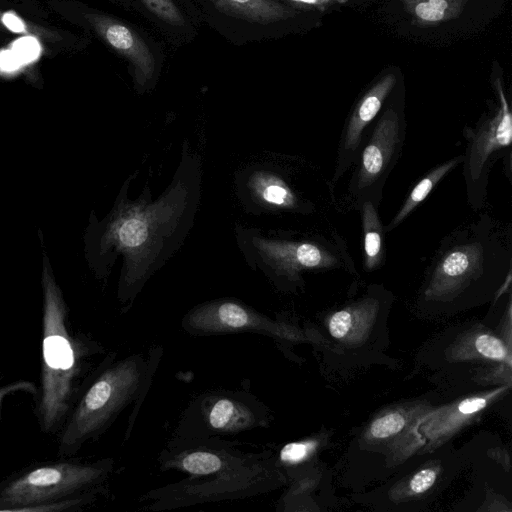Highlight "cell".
<instances>
[{
  "mask_svg": "<svg viewBox=\"0 0 512 512\" xmlns=\"http://www.w3.org/2000/svg\"><path fill=\"white\" fill-rule=\"evenodd\" d=\"M180 177L158 201L124 203L115 207L100 234V252L122 254L118 288L122 305H130L145 282L179 245L196 207Z\"/></svg>",
  "mask_w": 512,
  "mask_h": 512,
  "instance_id": "obj_1",
  "label": "cell"
},
{
  "mask_svg": "<svg viewBox=\"0 0 512 512\" xmlns=\"http://www.w3.org/2000/svg\"><path fill=\"white\" fill-rule=\"evenodd\" d=\"M43 313L40 386L37 416L41 430L52 434L61 430L80 388L88 359L100 353L99 345L72 332L62 293L49 267L42 277Z\"/></svg>",
  "mask_w": 512,
  "mask_h": 512,
  "instance_id": "obj_2",
  "label": "cell"
},
{
  "mask_svg": "<svg viewBox=\"0 0 512 512\" xmlns=\"http://www.w3.org/2000/svg\"><path fill=\"white\" fill-rule=\"evenodd\" d=\"M162 353L161 347H154L147 358L139 353L132 354L118 361L110 360L99 370L76 400L61 428L58 454L74 455L85 443L105 432L127 406L135 403L128 421L127 440Z\"/></svg>",
  "mask_w": 512,
  "mask_h": 512,
  "instance_id": "obj_3",
  "label": "cell"
},
{
  "mask_svg": "<svg viewBox=\"0 0 512 512\" xmlns=\"http://www.w3.org/2000/svg\"><path fill=\"white\" fill-rule=\"evenodd\" d=\"M113 469L111 458L32 466L0 483V512L79 510L92 503Z\"/></svg>",
  "mask_w": 512,
  "mask_h": 512,
  "instance_id": "obj_4",
  "label": "cell"
},
{
  "mask_svg": "<svg viewBox=\"0 0 512 512\" xmlns=\"http://www.w3.org/2000/svg\"><path fill=\"white\" fill-rule=\"evenodd\" d=\"M509 238L488 215L459 228L441 242L431 261L428 291L448 293L466 290L474 283L511 275Z\"/></svg>",
  "mask_w": 512,
  "mask_h": 512,
  "instance_id": "obj_5",
  "label": "cell"
},
{
  "mask_svg": "<svg viewBox=\"0 0 512 512\" xmlns=\"http://www.w3.org/2000/svg\"><path fill=\"white\" fill-rule=\"evenodd\" d=\"M277 481L276 464L262 452L242 464L150 490L141 500L149 502L144 510H171L263 494L274 488Z\"/></svg>",
  "mask_w": 512,
  "mask_h": 512,
  "instance_id": "obj_6",
  "label": "cell"
},
{
  "mask_svg": "<svg viewBox=\"0 0 512 512\" xmlns=\"http://www.w3.org/2000/svg\"><path fill=\"white\" fill-rule=\"evenodd\" d=\"M498 106L475 127H466L463 135V176L469 205L478 210L487 195L488 178L493 165L503 159L505 173L511 179L512 112L502 84L497 83Z\"/></svg>",
  "mask_w": 512,
  "mask_h": 512,
  "instance_id": "obj_7",
  "label": "cell"
},
{
  "mask_svg": "<svg viewBox=\"0 0 512 512\" xmlns=\"http://www.w3.org/2000/svg\"><path fill=\"white\" fill-rule=\"evenodd\" d=\"M263 402L245 391H211L194 399L182 415L173 439H205L268 426Z\"/></svg>",
  "mask_w": 512,
  "mask_h": 512,
  "instance_id": "obj_8",
  "label": "cell"
},
{
  "mask_svg": "<svg viewBox=\"0 0 512 512\" xmlns=\"http://www.w3.org/2000/svg\"><path fill=\"white\" fill-rule=\"evenodd\" d=\"M406 135V122L399 108L387 106L367 131L352 165L348 196L357 208L366 199L379 206L383 188L397 163Z\"/></svg>",
  "mask_w": 512,
  "mask_h": 512,
  "instance_id": "obj_9",
  "label": "cell"
},
{
  "mask_svg": "<svg viewBox=\"0 0 512 512\" xmlns=\"http://www.w3.org/2000/svg\"><path fill=\"white\" fill-rule=\"evenodd\" d=\"M244 243L253 262L274 280L296 279L304 270L336 268L345 260L342 246L320 237L285 240L251 235Z\"/></svg>",
  "mask_w": 512,
  "mask_h": 512,
  "instance_id": "obj_10",
  "label": "cell"
},
{
  "mask_svg": "<svg viewBox=\"0 0 512 512\" xmlns=\"http://www.w3.org/2000/svg\"><path fill=\"white\" fill-rule=\"evenodd\" d=\"M258 453L244 452L217 437L173 439L158 457L163 471L176 470L190 476H203L242 464Z\"/></svg>",
  "mask_w": 512,
  "mask_h": 512,
  "instance_id": "obj_11",
  "label": "cell"
},
{
  "mask_svg": "<svg viewBox=\"0 0 512 512\" xmlns=\"http://www.w3.org/2000/svg\"><path fill=\"white\" fill-rule=\"evenodd\" d=\"M396 83L395 73L390 72L382 76L361 96L349 115L342 129L335 169L330 181L332 196L334 187L354 164L367 131L380 113Z\"/></svg>",
  "mask_w": 512,
  "mask_h": 512,
  "instance_id": "obj_12",
  "label": "cell"
},
{
  "mask_svg": "<svg viewBox=\"0 0 512 512\" xmlns=\"http://www.w3.org/2000/svg\"><path fill=\"white\" fill-rule=\"evenodd\" d=\"M104 39L132 64L139 85L143 86L154 74L155 61L149 47L129 26L102 19L97 24Z\"/></svg>",
  "mask_w": 512,
  "mask_h": 512,
  "instance_id": "obj_13",
  "label": "cell"
},
{
  "mask_svg": "<svg viewBox=\"0 0 512 512\" xmlns=\"http://www.w3.org/2000/svg\"><path fill=\"white\" fill-rule=\"evenodd\" d=\"M217 10L250 23L271 24L294 17L296 12L275 0H209Z\"/></svg>",
  "mask_w": 512,
  "mask_h": 512,
  "instance_id": "obj_14",
  "label": "cell"
},
{
  "mask_svg": "<svg viewBox=\"0 0 512 512\" xmlns=\"http://www.w3.org/2000/svg\"><path fill=\"white\" fill-rule=\"evenodd\" d=\"M360 210L363 232V265L366 271L378 269L385 261V230L378 213V205L363 200Z\"/></svg>",
  "mask_w": 512,
  "mask_h": 512,
  "instance_id": "obj_15",
  "label": "cell"
},
{
  "mask_svg": "<svg viewBox=\"0 0 512 512\" xmlns=\"http://www.w3.org/2000/svg\"><path fill=\"white\" fill-rule=\"evenodd\" d=\"M463 154L448 159L432 168L411 189L400 209L384 226L385 232L397 228L432 192L436 185L454 168L462 164Z\"/></svg>",
  "mask_w": 512,
  "mask_h": 512,
  "instance_id": "obj_16",
  "label": "cell"
},
{
  "mask_svg": "<svg viewBox=\"0 0 512 512\" xmlns=\"http://www.w3.org/2000/svg\"><path fill=\"white\" fill-rule=\"evenodd\" d=\"M255 193L264 203L281 209L300 208V202L297 195L291 187L278 175L264 173L263 176L256 177Z\"/></svg>",
  "mask_w": 512,
  "mask_h": 512,
  "instance_id": "obj_17",
  "label": "cell"
},
{
  "mask_svg": "<svg viewBox=\"0 0 512 512\" xmlns=\"http://www.w3.org/2000/svg\"><path fill=\"white\" fill-rule=\"evenodd\" d=\"M416 20L423 24H436L456 17L464 0H402Z\"/></svg>",
  "mask_w": 512,
  "mask_h": 512,
  "instance_id": "obj_18",
  "label": "cell"
},
{
  "mask_svg": "<svg viewBox=\"0 0 512 512\" xmlns=\"http://www.w3.org/2000/svg\"><path fill=\"white\" fill-rule=\"evenodd\" d=\"M146 8L162 21L175 26L183 25L185 20L173 0H141Z\"/></svg>",
  "mask_w": 512,
  "mask_h": 512,
  "instance_id": "obj_19",
  "label": "cell"
},
{
  "mask_svg": "<svg viewBox=\"0 0 512 512\" xmlns=\"http://www.w3.org/2000/svg\"><path fill=\"white\" fill-rule=\"evenodd\" d=\"M477 351L486 358L509 362V353L504 344L491 335H480L475 340Z\"/></svg>",
  "mask_w": 512,
  "mask_h": 512,
  "instance_id": "obj_20",
  "label": "cell"
},
{
  "mask_svg": "<svg viewBox=\"0 0 512 512\" xmlns=\"http://www.w3.org/2000/svg\"><path fill=\"white\" fill-rule=\"evenodd\" d=\"M404 424L405 420L401 414H388L373 422L370 433L375 438H386L399 432Z\"/></svg>",
  "mask_w": 512,
  "mask_h": 512,
  "instance_id": "obj_21",
  "label": "cell"
},
{
  "mask_svg": "<svg viewBox=\"0 0 512 512\" xmlns=\"http://www.w3.org/2000/svg\"><path fill=\"white\" fill-rule=\"evenodd\" d=\"M313 447L314 443L311 442L289 443L281 449L279 460L285 464L299 463L307 457Z\"/></svg>",
  "mask_w": 512,
  "mask_h": 512,
  "instance_id": "obj_22",
  "label": "cell"
},
{
  "mask_svg": "<svg viewBox=\"0 0 512 512\" xmlns=\"http://www.w3.org/2000/svg\"><path fill=\"white\" fill-rule=\"evenodd\" d=\"M353 324V314L349 310L335 312L329 320V331L331 335L340 339L345 337Z\"/></svg>",
  "mask_w": 512,
  "mask_h": 512,
  "instance_id": "obj_23",
  "label": "cell"
},
{
  "mask_svg": "<svg viewBox=\"0 0 512 512\" xmlns=\"http://www.w3.org/2000/svg\"><path fill=\"white\" fill-rule=\"evenodd\" d=\"M12 50L20 58L22 63H25L35 59L38 56L40 47L34 38L25 37L15 42Z\"/></svg>",
  "mask_w": 512,
  "mask_h": 512,
  "instance_id": "obj_24",
  "label": "cell"
},
{
  "mask_svg": "<svg viewBox=\"0 0 512 512\" xmlns=\"http://www.w3.org/2000/svg\"><path fill=\"white\" fill-rule=\"evenodd\" d=\"M37 386L34 382L28 381V380H18L11 382L7 385H3L0 387V413L2 409V404L6 397H8L11 394L17 393V392H26L29 394L36 395L37 394Z\"/></svg>",
  "mask_w": 512,
  "mask_h": 512,
  "instance_id": "obj_25",
  "label": "cell"
},
{
  "mask_svg": "<svg viewBox=\"0 0 512 512\" xmlns=\"http://www.w3.org/2000/svg\"><path fill=\"white\" fill-rule=\"evenodd\" d=\"M436 480V472L433 469H424L413 476L410 481V489L415 493L428 490Z\"/></svg>",
  "mask_w": 512,
  "mask_h": 512,
  "instance_id": "obj_26",
  "label": "cell"
},
{
  "mask_svg": "<svg viewBox=\"0 0 512 512\" xmlns=\"http://www.w3.org/2000/svg\"><path fill=\"white\" fill-rule=\"evenodd\" d=\"M22 61L13 50H6L0 54V67L5 71H14Z\"/></svg>",
  "mask_w": 512,
  "mask_h": 512,
  "instance_id": "obj_27",
  "label": "cell"
},
{
  "mask_svg": "<svg viewBox=\"0 0 512 512\" xmlns=\"http://www.w3.org/2000/svg\"><path fill=\"white\" fill-rule=\"evenodd\" d=\"M288 2L315 7L317 9H325L334 5L344 4L348 0H285Z\"/></svg>",
  "mask_w": 512,
  "mask_h": 512,
  "instance_id": "obj_28",
  "label": "cell"
},
{
  "mask_svg": "<svg viewBox=\"0 0 512 512\" xmlns=\"http://www.w3.org/2000/svg\"><path fill=\"white\" fill-rule=\"evenodd\" d=\"M2 22L12 32L21 33L26 30V26L22 20L12 13H5L2 16Z\"/></svg>",
  "mask_w": 512,
  "mask_h": 512,
  "instance_id": "obj_29",
  "label": "cell"
},
{
  "mask_svg": "<svg viewBox=\"0 0 512 512\" xmlns=\"http://www.w3.org/2000/svg\"><path fill=\"white\" fill-rule=\"evenodd\" d=\"M486 406V399L484 398H473L468 399L466 401L461 402L459 405V411L463 414H470L476 411H479L480 409L484 408Z\"/></svg>",
  "mask_w": 512,
  "mask_h": 512,
  "instance_id": "obj_30",
  "label": "cell"
},
{
  "mask_svg": "<svg viewBox=\"0 0 512 512\" xmlns=\"http://www.w3.org/2000/svg\"><path fill=\"white\" fill-rule=\"evenodd\" d=\"M3 379V374L0 372V382Z\"/></svg>",
  "mask_w": 512,
  "mask_h": 512,
  "instance_id": "obj_31",
  "label": "cell"
}]
</instances>
